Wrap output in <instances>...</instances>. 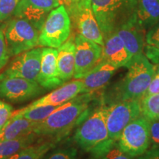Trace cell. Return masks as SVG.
I'll list each match as a JSON object with an SVG mask.
<instances>
[{"instance_id": "1", "label": "cell", "mask_w": 159, "mask_h": 159, "mask_svg": "<svg viewBox=\"0 0 159 159\" xmlns=\"http://www.w3.org/2000/svg\"><path fill=\"white\" fill-rule=\"evenodd\" d=\"M94 93H85L60 105L45 120L39 122L33 132L55 142L64 138L89 114Z\"/></svg>"}, {"instance_id": "2", "label": "cell", "mask_w": 159, "mask_h": 159, "mask_svg": "<svg viewBox=\"0 0 159 159\" xmlns=\"http://www.w3.org/2000/svg\"><path fill=\"white\" fill-rule=\"evenodd\" d=\"M125 67L128 72L117 85L114 102L141 101L156 72L154 66L142 53L132 56Z\"/></svg>"}, {"instance_id": "3", "label": "cell", "mask_w": 159, "mask_h": 159, "mask_svg": "<svg viewBox=\"0 0 159 159\" xmlns=\"http://www.w3.org/2000/svg\"><path fill=\"white\" fill-rule=\"evenodd\" d=\"M74 139L80 148L90 152L93 158L114 142L109 137L103 102L89 111L79 123Z\"/></svg>"}, {"instance_id": "4", "label": "cell", "mask_w": 159, "mask_h": 159, "mask_svg": "<svg viewBox=\"0 0 159 159\" xmlns=\"http://www.w3.org/2000/svg\"><path fill=\"white\" fill-rule=\"evenodd\" d=\"M91 3L104 40L116 33L119 26L136 11V7L122 0H91Z\"/></svg>"}, {"instance_id": "5", "label": "cell", "mask_w": 159, "mask_h": 159, "mask_svg": "<svg viewBox=\"0 0 159 159\" xmlns=\"http://www.w3.org/2000/svg\"><path fill=\"white\" fill-rule=\"evenodd\" d=\"M3 33L10 57L16 56L39 45V30L24 19L15 17L10 20Z\"/></svg>"}, {"instance_id": "6", "label": "cell", "mask_w": 159, "mask_h": 159, "mask_svg": "<svg viewBox=\"0 0 159 159\" xmlns=\"http://www.w3.org/2000/svg\"><path fill=\"white\" fill-rule=\"evenodd\" d=\"M71 21L66 8L61 5L53 9L40 30L39 45L58 48L70 36Z\"/></svg>"}, {"instance_id": "7", "label": "cell", "mask_w": 159, "mask_h": 159, "mask_svg": "<svg viewBox=\"0 0 159 159\" xmlns=\"http://www.w3.org/2000/svg\"><path fill=\"white\" fill-rule=\"evenodd\" d=\"M117 143L133 158L142 156L150 147V121L143 116L134 119L122 131Z\"/></svg>"}, {"instance_id": "8", "label": "cell", "mask_w": 159, "mask_h": 159, "mask_svg": "<svg viewBox=\"0 0 159 159\" xmlns=\"http://www.w3.org/2000/svg\"><path fill=\"white\" fill-rule=\"evenodd\" d=\"M105 119L111 140L117 141L122 131L129 123L142 116L141 101H116L105 104Z\"/></svg>"}, {"instance_id": "9", "label": "cell", "mask_w": 159, "mask_h": 159, "mask_svg": "<svg viewBox=\"0 0 159 159\" xmlns=\"http://www.w3.org/2000/svg\"><path fill=\"white\" fill-rule=\"evenodd\" d=\"M66 8L79 34L99 45H104V39L93 13L91 0H72Z\"/></svg>"}, {"instance_id": "10", "label": "cell", "mask_w": 159, "mask_h": 159, "mask_svg": "<svg viewBox=\"0 0 159 159\" xmlns=\"http://www.w3.org/2000/svg\"><path fill=\"white\" fill-rule=\"evenodd\" d=\"M45 91L36 80L17 77L0 78V98L10 102H25L43 94Z\"/></svg>"}, {"instance_id": "11", "label": "cell", "mask_w": 159, "mask_h": 159, "mask_svg": "<svg viewBox=\"0 0 159 159\" xmlns=\"http://www.w3.org/2000/svg\"><path fill=\"white\" fill-rule=\"evenodd\" d=\"M75 66L74 77L82 79L100 62L102 46L85 39L79 33L75 36Z\"/></svg>"}, {"instance_id": "12", "label": "cell", "mask_w": 159, "mask_h": 159, "mask_svg": "<svg viewBox=\"0 0 159 159\" xmlns=\"http://www.w3.org/2000/svg\"><path fill=\"white\" fill-rule=\"evenodd\" d=\"M41 55L42 49L39 47L16 55L8 67L0 74V78L17 77L36 80L41 68Z\"/></svg>"}, {"instance_id": "13", "label": "cell", "mask_w": 159, "mask_h": 159, "mask_svg": "<svg viewBox=\"0 0 159 159\" xmlns=\"http://www.w3.org/2000/svg\"><path fill=\"white\" fill-rule=\"evenodd\" d=\"M60 5L56 0H21L13 15L27 20L40 31L49 13Z\"/></svg>"}, {"instance_id": "14", "label": "cell", "mask_w": 159, "mask_h": 159, "mask_svg": "<svg viewBox=\"0 0 159 159\" xmlns=\"http://www.w3.org/2000/svg\"><path fill=\"white\" fill-rule=\"evenodd\" d=\"M144 29L138 23L136 11L125 20L116 30V33L132 56L143 53L145 37Z\"/></svg>"}, {"instance_id": "15", "label": "cell", "mask_w": 159, "mask_h": 159, "mask_svg": "<svg viewBox=\"0 0 159 159\" xmlns=\"http://www.w3.org/2000/svg\"><path fill=\"white\" fill-rule=\"evenodd\" d=\"M57 50L51 47L42 49L41 68L36 81L45 90H52L62 85L57 68Z\"/></svg>"}, {"instance_id": "16", "label": "cell", "mask_w": 159, "mask_h": 159, "mask_svg": "<svg viewBox=\"0 0 159 159\" xmlns=\"http://www.w3.org/2000/svg\"><path fill=\"white\" fill-rule=\"evenodd\" d=\"M83 89L82 80L75 79L57 88L46 96L36 99L31 104L25 107V109L34 108L42 105H56L60 106L63 103L71 100L77 95L81 94Z\"/></svg>"}, {"instance_id": "17", "label": "cell", "mask_w": 159, "mask_h": 159, "mask_svg": "<svg viewBox=\"0 0 159 159\" xmlns=\"http://www.w3.org/2000/svg\"><path fill=\"white\" fill-rule=\"evenodd\" d=\"M117 69L116 66L106 61H100L87 73L82 79L83 89L81 94L94 93L109 82Z\"/></svg>"}, {"instance_id": "18", "label": "cell", "mask_w": 159, "mask_h": 159, "mask_svg": "<svg viewBox=\"0 0 159 159\" xmlns=\"http://www.w3.org/2000/svg\"><path fill=\"white\" fill-rule=\"evenodd\" d=\"M131 57L132 55L126 49L124 43L116 33H113L104 40L100 61L110 63L118 69L125 66Z\"/></svg>"}, {"instance_id": "19", "label": "cell", "mask_w": 159, "mask_h": 159, "mask_svg": "<svg viewBox=\"0 0 159 159\" xmlns=\"http://www.w3.org/2000/svg\"><path fill=\"white\" fill-rule=\"evenodd\" d=\"M57 49V72L61 80L66 83L74 77L75 66V38H69L68 40Z\"/></svg>"}, {"instance_id": "20", "label": "cell", "mask_w": 159, "mask_h": 159, "mask_svg": "<svg viewBox=\"0 0 159 159\" xmlns=\"http://www.w3.org/2000/svg\"><path fill=\"white\" fill-rule=\"evenodd\" d=\"M38 123L24 118L20 115H14L0 130V142L34 133L33 131Z\"/></svg>"}, {"instance_id": "21", "label": "cell", "mask_w": 159, "mask_h": 159, "mask_svg": "<svg viewBox=\"0 0 159 159\" xmlns=\"http://www.w3.org/2000/svg\"><path fill=\"white\" fill-rule=\"evenodd\" d=\"M136 16L144 30L153 27L159 21V0H137Z\"/></svg>"}, {"instance_id": "22", "label": "cell", "mask_w": 159, "mask_h": 159, "mask_svg": "<svg viewBox=\"0 0 159 159\" xmlns=\"http://www.w3.org/2000/svg\"><path fill=\"white\" fill-rule=\"evenodd\" d=\"M38 136L35 133L19 138L0 142V159H9L19 151L34 144Z\"/></svg>"}, {"instance_id": "23", "label": "cell", "mask_w": 159, "mask_h": 159, "mask_svg": "<svg viewBox=\"0 0 159 159\" xmlns=\"http://www.w3.org/2000/svg\"><path fill=\"white\" fill-rule=\"evenodd\" d=\"M144 51L149 61L159 64V21L146 34Z\"/></svg>"}, {"instance_id": "24", "label": "cell", "mask_w": 159, "mask_h": 159, "mask_svg": "<svg viewBox=\"0 0 159 159\" xmlns=\"http://www.w3.org/2000/svg\"><path fill=\"white\" fill-rule=\"evenodd\" d=\"M55 146V143L51 141L36 144H33L19 151L9 159H42Z\"/></svg>"}, {"instance_id": "25", "label": "cell", "mask_w": 159, "mask_h": 159, "mask_svg": "<svg viewBox=\"0 0 159 159\" xmlns=\"http://www.w3.org/2000/svg\"><path fill=\"white\" fill-rule=\"evenodd\" d=\"M58 107L56 105H42V106H37L29 109L21 108L19 111H14L13 113V116L20 115L24 118L33 122H41L45 120Z\"/></svg>"}, {"instance_id": "26", "label": "cell", "mask_w": 159, "mask_h": 159, "mask_svg": "<svg viewBox=\"0 0 159 159\" xmlns=\"http://www.w3.org/2000/svg\"><path fill=\"white\" fill-rule=\"evenodd\" d=\"M142 116L150 122L159 121V93L144 97L141 100Z\"/></svg>"}, {"instance_id": "27", "label": "cell", "mask_w": 159, "mask_h": 159, "mask_svg": "<svg viewBox=\"0 0 159 159\" xmlns=\"http://www.w3.org/2000/svg\"><path fill=\"white\" fill-rule=\"evenodd\" d=\"M94 159H134V158L125 153L119 148L117 141H114L104 150L93 158Z\"/></svg>"}, {"instance_id": "28", "label": "cell", "mask_w": 159, "mask_h": 159, "mask_svg": "<svg viewBox=\"0 0 159 159\" xmlns=\"http://www.w3.org/2000/svg\"><path fill=\"white\" fill-rule=\"evenodd\" d=\"M21 0H0V21L7 19L14 13Z\"/></svg>"}, {"instance_id": "29", "label": "cell", "mask_w": 159, "mask_h": 159, "mask_svg": "<svg viewBox=\"0 0 159 159\" xmlns=\"http://www.w3.org/2000/svg\"><path fill=\"white\" fill-rule=\"evenodd\" d=\"M42 159H77V150L72 148L57 149Z\"/></svg>"}, {"instance_id": "30", "label": "cell", "mask_w": 159, "mask_h": 159, "mask_svg": "<svg viewBox=\"0 0 159 159\" xmlns=\"http://www.w3.org/2000/svg\"><path fill=\"white\" fill-rule=\"evenodd\" d=\"M13 108L8 103L0 100V130L13 116Z\"/></svg>"}, {"instance_id": "31", "label": "cell", "mask_w": 159, "mask_h": 159, "mask_svg": "<svg viewBox=\"0 0 159 159\" xmlns=\"http://www.w3.org/2000/svg\"><path fill=\"white\" fill-rule=\"evenodd\" d=\"M10 55L6 45L3 30L0 28V70L8 62Z\"/></svg>"}, {"instance_id": "32", "label": "cell", "mask_w": 159, "mask_h": 159, "mask_svg": "<svg viewBox=\"0 0 159 159\" xmlns=\"http://www.w3.org/2000/svg\"><path fill=\"white\" fill-rule=\"evenodd\" d=\"M150 146L159 148V121L150 122Z\"/></svg>"}, {"instance_id": "33", "label": "cell", "mask_w": 159, "mask_h": 159, "mask_svg": "<svg viewBox=\"0 0 159 159\" xmlns=\"http://www.w3.org/2000/svg\"><path fill=\"white\" fill-rule=\"evenodd\" d=\"M158 93H159V69H157L144 97L151 94H158Z\"/></svg>"}, {"instance_id": "34", "label": "cell", "mask_w": 159, "mask_h": 159, "mask_svg": "<svg viewBox=\"0 0 159 159\" xmlns=\"http://www.w3.org/2000/svg\"><path fill=\"white\" fill-rule=\"evenodd\" d=\"M137 159H159V148H151L147 150Z\"/></svg>"}, {"instance_id": "35", "label": "cell", "mask_w": 159, "mask_h": 159, "mask_svg": "<svg viewBox=\"0 0 159 159\" xmlns=\"http://www.w3.org/2000/svg\"><path fill=\"white\" fill-rule=\"evenodd\" d=\"M122 1L125 2L129 5L134 6V7H136V2H137V0H122Z\"/></svg>"}, {"instance_id": "36", "label": "cell", "mask_w": 159, "mask_h": 159, "mask_svg": "<svg viewBox=\"0 0 159 159\" xmlns=\"http://www.w3.org/2000/svg\"><path fill=\"white\" fill-rule=\"evenodd\" d=\"M72 2V0H62V2H63V5L65 6V7H69L70 5V4Z\"/></svg>"}, {"instance_id": "37", "label": "cell", "mask_w": 159, "mask_h": 159, "mask_svg": "<svg viewBox=\"0 0 159 159\" xmlns=\"http://www.w3.org/2000/svg\"><path fill=\"white\" fill-rule=\"evenodd\" d=\"M56 1H57V2H60V4H61V5H63L62 0H56Z\"/></svg>"}, {"instance_id": "38", "label": "cell", "mask_w": 159, "mask_h": 159, "mask_svg": "<svg viewBox=\"0 0 159 159\" xmlns=\"http://www.w3.org/2000/svg\"><path fill=\"white\" fill-rule=\"evenodd\" d=\"M158 69H159V67H158Z\"/></svg>"}]
</instances>
